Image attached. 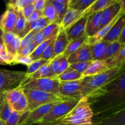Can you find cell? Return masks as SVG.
<instances>
[{"instance_id":"54","label":"cell","mask_w":125,"mask_h":125,"mask_svg":"<svg viewBox=\"0 0 125 125\" xmlns=\"http://www.w3.org/2000/svg\"><path fill=\"white\" fill-rule=\"evenodd\" d=\"M42 17H43V12L35 10L34 13L26 20V22L27 23H31V22L37 20Z\"/></svg>"},{"instance_id":"52","label":"cell","mask_w":125,"mask_h":125,"mask_svg":"<svg viewBox=\"0 0 125 125\" xmlns=\"http://www.w3.org/2000/svg\"><path fill=\"white\" fill-rule=\"evenodd\" d=\"M45 3H46V0H34L33 4L35 7V10L42 12H43L45 7Z\"/></svg>"},{"instance_id":"55","label":"cell","mask_w":125,"mask_h":125,"mask_svg":"<svg viewBox=\"0 0 125 125\" xmlns=\"http://www.w3.org/2000/svg\"><path fill=\"white\" fill-rule=\"evenodd\" d=\"M118 42L119 43H120L121 44H122L123 45H125V26L123 28V30H122V33H121V35L120 36L119 39H118Z\"/></svg>"},{"instance_id":"20","label":"cell","mask_w":125,"mask_h":125,"mask_svg":"<svg viewBox=\"0 0 125 125\" xmlns=\"http://www.w3.org/2000/svg\"><path fill=\"white\" fill-rule=\"evenodd\" d=\"M109 70L107 63L104 61H92L87 70L83 74V77L92 76L101 74Z\"/></svg>"},{"instance_id":"26","label":"cell","mask_w":125,"mask_h":125,"mask_svg":"<svg viewBox=\"0 0 125 125\" xmlns=\"http://www.w3.org/2000/svg\"><path fill=\"white\" fill-rule=\"evenodd\" d=\"M123 45L118 41L110 43L105 48L102 61H106L114 57L118 52V51L123 48Z\"/></svg>"},{"instance_id":"51","label":"cell","mask_w":125,"mask_h":125,"mask_svg":"<svg viewBox=\"0 0 125 125\" xmlns=\"http://www.w3.org/2000/svg\"><path fill=\"white\" fill-rule=\"evenodd\" d=\"M16 35L13 32H4L3 35H2V39H3L4 43L5 46H7L10 43L12 40L15 37Z\"/></svg>"},{"instance_id":"37","label":"cell","mask_w":125,"mask_h":125,"mask_svg":"<svg viewBox=\"0 0 125 125\" xmlns=\"http://www.w3.org/2000/svg\"><path fill=\"white\" fill-rule=\"evenodd\" d=\"M20 43L21 39L16 35L15 37L12 40V42L10 44H9L7 46H5V48H6V50L7 53L11 57H13V58L15 59V57L17 56V52H18V50L20 49Z\"/></svg>"},{"instance_id":"40","label":"cell","mask_w":125,"mask_h":125,"mask_svg":"<svg viewBox=\"0 0 125 125\" xmlns=\"http://www.w3.org/2000/svg\"><path fill=\"white\" fill-rule=\"evenodd\" d=\"M13 112L10 104H9L6 100L0 105V118L6 122Z\"/></svg>"},{"instance_id":"46","label":"cell","mask_w":125,"mask_h":125,"mask_svg":"<svg viewBox=\"0 0 125 125\" xmlns=\"http://www.w3.org/2000/svg\"><path fill=\"white\" fill-rule=\"evenodd\" d=\"M62 55L57 56L53 59L51 60L50 62V71H51V74L53 76H57V72H58L59 68L60 65V61Z\"/></svg>"},{"instance_id":"38","label":"cell","mask_w":125,"mask_h":125,"mask_svg":"<svg viewBox=\"0 0 125 125\" xmlns=\"http://www.w3.org/2000/svg\"><path fill=\"white\" fill-rule=\"evenodd\" d=\"M50 62V61H47L46 60L43 59H39L36 61H33L30 65L27 66L28 68H27V71L26 72L27 76H29L31 75L35 72H37L39 68H41L42 66H43L44 65L47 64Z\"/></svg>"},{"instance_id":"28","label":"cell","mask_w":125,"mask_h":125,"mask_svg":"<svg viewBox=\"0 0 125 125\" xmlns=\"http://www.w3.org/2000/svg\"><path fill=\"white\" fill-rule=\"evenodd\" d=\"M88 36L87 35H85L83 37L80 38L77 40H73V41L70 42L67 46L65 52L63 53V56L68 57V56L74 52H75L76 50H78L81 46H83L87 41Z\"/></svg>"},{"instance_id":"11","label":"cell","mask_w":125,"mask_h":125,"mask_svg":"<svg viewBox=\"0 0 125 125\" xmlns=\"http://www.w3.org/2000/svg\"><path fill=\"white\" fill-rule=\"evenodd\" d=\"M17 18V10L10 7H6V10L1 15L0 28L3 32H13Z\"/></svg>"},{"instance_id":"59","label":"cell","mask_w":125,"mask_h":125,"mask_svg":"<svg viewBox=\"0 0 125 125\" xmlns=\"http://www.w3.org/2000/svg\"><path fill=\"white\" fill-rule=\"evenodd\" d=\"M0 125H6V122L2 120L1 118H0Z\"/></svg>"},{"instance_id":"60","label":"cell","mask_w":125,"mask_h":125,"mask_svg":"<svg viewBox=\"0 0 125 125\" xmlns=\"http://www.w3.org/2000/svg\"><path fill=\"white\" fill-rule=\"evenodd\" d=\"M3 33H4L3 31H2V29L0 28V36H2V35H3Z\"/></svg>"},{"instance_id":"33","label":"cell","mask_w":125,"mask_h":125,"mask_svg":"<svg viewBox=\"0 0 125 125\" xmlns=\"http://www.w3.org/2000/svg\"><path fill=\"white\" fill-rule=\"evenodd\" d=\"M10 106L13 111L17 112L20 115L23 114L27 111H28V101H27V99L24 96V94L17 102L14 103Z\"/></svg>"},{"instance_id":"62","label":"cell","mask_w":125,"mask_h":125,"mask_svg":"<svg viewBox=\"0 0 125 125\" xmlns=\"http://www.w3.org/2000/svg\"></svg>"},{"instance_id":"24","label":"cell","mask_w":125,"mask_h":125,"mask_svg":"<svg viewBox=\"0 0 125 125\" xmlns=\"http://www.w3.org/2000/svg\"><path fill=\"white\" fill-rule=\"evenodd\" d=\"M109 69L115 67H122L125 66V45L118 51V53L111 58L106 61Z\"/></svg>"},{"instance_id":"47","label":"cell","mask_w":125,"mask_h":125,"mask_svg":"<svg viewBox=\"0 0 125 125\" xmlns=\"http://www.w3.org/2000/svg\"><path fill=\"white\" fill-rule=\"evenodd\" d=\"M22 115L13 111L7 120L6 122V125H18Z\"/></svg>"},{"instance_id":"17","label":"cell","mask_w":125,"mask_h":125,"mask_svg":"<svg viewBox=\"0 0 125 125\" xmlns=\"http://www.w3.org/2000/svg\"><path fill=\"white\" fill-rule=\"evenodd\" d=\"M69 43L70 42L67 38L65 30L61 29L55 39L52 59L59 55L63 54Z\"/></svg>"},{"instance_id":"16","label":"cell","mask_w":125,"mask_h":125,"mask_svg":"<svg viewBox=\"0 0 125 125\" xmlns=\"http://www.w3.org/2000/svg\"><path fill=\"white\" fill-rule=\"evenodd\" d=\"M91 7L85 11H77L68 9L61 23V29H66L80 19L84 14L90 10Z\"/></svg>"},{"instance_id":"34","label":"cell","mask_w":125,"mask_h":125,"mask_svg":"<svg viewBox=\"0 0 125 125\" xmlns=\"http://www.w3.org/2000/svg\"><path fill=\"white\" fill-rule=\"evenodd\" d=\"M61 30V25L57 21L49 24L42 30L45 40H48L57 35Z\"/></svg>"},{"instance_id":"42","label":"cell","mask_w":125,"mask_h":125,"mask_svg":"<svg viewBox=\"0 0 125 125\" xmlns=\"http://www.w3.org/2000/svg\"><path fill=\"white\" fill-rule=\"evenodd\" d=\"M92 62V61L78 62V63H73V64H70L69 67L72 68V69L81 73V74H83L87 70L89 65L91 64Z\"/></svg>"},{"instance_id":"56","label":"cell","mask_w":125,"mask_h":125,"mask_svg":"<svg viewBox=\"0 0 125 125\" xmlns=\"http://www.w3.org/2000/svg\"><path fill=\"white\" fill-rule=\"evenodd\" d=\"M120 5V13L125 15V0H118Z\"/></svg>"},{"instance_id":"39","label":"cell","mask_w":125,"mask_h":125,"mask_svg":"<svg viewBox=\"0 0 125 125\" xmlns=\"http://www.w3.org/2000/svg\"><path fill=\"white\" fill-rule=\"evenodd\" d=\"M34 0H12L8 2L6 7H10L15 10H21L26 6L32 4Z\"/></svg>"},{"instance_id":"49","label":"cell","mask_w":125,"mask_h":125,"mask_svg":"<svg viewBox=\"0 0 125 125\" xmlns=\"http://www.w3.org/2000/svg\"><path fill=\"white\" fill-rule=\"evenodd\" d=\"M69 63L68 62V60H67V57L65 56H63V55H62L61 58V61H60V65H59V68L58 72H57V76L59 74H61V73H63L67 68L69 67Z\"/></svg>"},{"instance_id":"15","label":"cell","mask_w":125,"mask_h":125,"mask_svg":"<svg viewBox=\"0 0 125 125\" xmlns=\"http://www.w3.org/2000/svg\"><path fill=\"white\" fill-rule=\"evenodd\" d=\"M102 11L94 13H89L87 21L85 26V34L92 37L96 34L101 23Z\"/></svg>"},{"instance_id":"4","label":"cell","mask_w":125,"mask_h":125,"mask_svg":"<svg viewBox=\"0 0 125 125\" xmlns=\"http://www.w3.org/2000/svg\"><path fill=\"white\" fill-rule=\"evenodd\" d=\"M23 94L28 101V111L30 112L43 105L65 100L59 95L39 90L23 89Z\"/></svg>"},{"instance_id":"35","label":"cell","mask_w":125,"mask_h":125,"mask_svg":"<svg viewBox=\"0 0 125 125\" xmlns=\"http://www.w3.org/2000/svg\"><path fill=\"white\" fill-rule=\"evenodd\" d=\"M43 17L46 18L51 23L57 21L56 10L50 0H46L45 7L43 12Z\"/></svg>"},{"instance_id":"30","label":"cell","mask_w":125,"mask_h":125,"mask_svg":"<svg viewBox=\"0 0 125 125\" xmlns=\"http://www.w3.org/2000/svg\"><path fill=\"white\" fill-rule=\"evenodd\" d=\"M26 25V19L24 18L21 10H18L17 21H16L15 26L13 32L21 39H22V35H23V31L25 28Z\"/></svg>"},{"instance_id":"36","label":"cell","mask_w":125,"mask_h":125,"mask_svg":"<svg viewBox=\"0 0 125 125\" xmlns=\"http://www.w3.org/2000/svg\"><path fill=\"white\" fill-rule=\"evenodd\" d=\"M56 36H57V35L51 38V39L45 40L40 45H39V46H37V48L35 49V50L33 51L32 53L30 55V56H29V57H31V59L33 61H36V60L40 59V57H41V56L42 55L43 52H44L45 49L46 48V47L48 46L49 44H50L51 42L53 41V40L56 39Z\"/></svg>"},{"instance_id":"5","label":"cell","mask_w":125,"mask_h":125,"mask_svg":"<svg viewBox=\"0 0 125 125\" xmlns=\"http://www.w3.org/2000/svg\"><path fill=\"white\" fill-rule=\"evenodd\" d=\"M28 78L26 72L0 68V94L21 86Z\"/></svg>"},{"instance_id":"53","label":"cell","mask_w":125,"mask_h":125,"mask_svg":"<svg viewBox=\"0 0 125 125\" xmlns=\"http://www.w3.org/2000/svg\"><path fill=\"white\" fill-rule=\"evenodd\" d=\"M45 40H45V39L43 32L42 31H39L36 34L33 43H34V44H35L37 46H39V45H40L42 43H43L44 41H45Z\"/></svg>"},{"instance_id":"25","label":"cell","mask_w":125,"mask_h":125,"mask_svg":"<svg viewBox=\"0 0 125 125\" xmlns=\"http://www.w3.org/2000/svg\"><path fill=\"white\" fill-rule=\"evenodd\" d=\"M60 82H69L83 79V74L68 67L64 72L57 76Z\"/></svg>"},{"instance_id":"12","label":"cell","mask_w":125,"mask_h":125,"mask_svg":"<svg viewBox=\"0 0 125 125\" xmlns=\"http://www.w3.org/2000/svg\"><path fill=\"white\" fill-rule=\"evenodd\" d=\"M91 52V46L85 42L78 50L67 57L68 63L69 64H73L78 62L93 61Z\"/></svg>"},{"instance_id":"13","label":"cell","mask_w":125,"mask_h":125,"mask_svg":"<svg viewBox=\"0 0 125 125\" xmlns=\"http://www.w3.org/2000/svg\"><path fill=\"white\" fill-rule=\"evenodd\" d=\"M125 26V15H121L118 20L115 22L107 35L102 40L109 43L118 41L122 30Z\"/></svg>"},{"instance_id":"7","label":"cell","mask_w":125,"mask_h":125,"mask_svg":"<svg viewBox=\"0 0 125 125\" xmlns=\"http://www.w3.org/2000/svg\"><path fill=\"white\" fill-rule=\"evenodd\" d=\"M59 84L60 81L57 79V76H53L51 78L32 80L27 79L21 85V87L23 89L42 90L46 92L58 95Z\"/></svg>"},{"instance_id":"29","label":"cell","mask_w":125,"mask_h":125,"mask_svg":"<svg viewBox=\"0 0 125 125\" xmlns=\"http://www.w3.org/2000/svg\"><path fill=\"white\" fill-rule=\"evenodd\" d=\"M4 94L6 101L11 105L17 102L23 95V89L21 86H19L6 92Z\"/></svg>"},{"instance_id":"57","label":"cell","mask_w":125,"mask_h":125,"mask_svg":"<svg viewBox=\"0 0 125 125\" xmlns=\"http://www.w3.org/2000/svg\"><path fill=\"white\" fill-rule=\"evenodd\" d=\"M4 48L5 45L4 43L3 39H2V36H0V51H1Z\"/></svg>"},{"instance_id":"22","label":"cell","mask_w":125,"mask_h":125,"mask_svg":"<svg viewBox=\"0 0 125 125\" xmlns=\"http://www.w3.org/2000/svg\"><path fill=\"white\" fill-rule=\"evenodd\" d=\"M50 23H51L44 17H40L37 20L31 22V23H27L26 22V25L25 28L23 31L22 38L25 36L27 34H28L32 30H35L37 32L42 31L45 27L47 26Z\"/></svg>"},{"instance_id":"8","label":"cell","mask_w":125,"mask_h":125,"mask_svg":"<svg viewBox=\"0 0 125 125\" xmlns=\"http://www.w3.org/2000/svg\"><path fill=\"white\" fill-rule=\"evenodd\" d=\"M81 79L69 82H60L58 95L65 99L80 100L83 96Z\"/></svg>"},{"instance_id":"31","label":"cell","mask_w":125,"mask_h":125,"mask_svg":"<svg viewBox=\"0 0 125 125\" xmlns=\"http://www.w3.org/2000/svg\"><path fill=\"white\" fill-rule=\"evenodd\" d=\"M118 0H97L92 5L90 13H96V12L103 11L107 7L117 3Z\"/></svg>"},{"instance_id":"48","label":"cell","mask_w":125,"mask_h":125,"mask_svg":"<svg viewBox=\"0 0 125 125\" xmlns=\"http://www.w3.org/2000/svg\"><path fill=\"white\" fill-rule=\"evenodd\" d=\"M33 61L31 59V57L29 56H27V57L16 56L14 59V61H13V65L20 63V64H24L28 66Z\"/></svg>"},{"instance_id":"1","label":"cell","mask_w":125,"mask_h":125,"mask_svg":"<svg viewBox=\"0 0 125 125\" xmlns=\"http://www.w3.org/2000/svg\"><path fill=\"white\" fill-rule=\"evenodd\" d=\"M88 101L95 120L112 115L125 109V72L103 89Z\"/></svg>"},{"instance_id":"27","label":"cell","mask_w":125,"mask_h":125,"mask_svg":"<svg viewBox=\"0 0 125 125\" xmlns=\"http://www.w3.org/2000/svg\"><path fill=\"white\" fill-rule=\"evenodd\" d=\"M96 0H70L68 9L77 11H85L91 7Z\"/></svg>"},{"instance_id":"3","label":"cell","mask_w":125,"mask_h":125,"mask_svg":"<svg viewBox=\"0 0 125 125\" xmlns=\"http://www.w3.org/2000/svg\"><path fill=\"white\" fill-rule=\"evenodd\" d=\"M93 118L94 112L87 98L83 97L72 111L53 125H92Z\"/></svg>"},{"instance_id":"6","label":"cell","mask_w":125,"mask_h":125,"mask_svg":"<svg viewBox=\"0 0 125 125\" xmlns=\"http://www.w3.org/2000/svg\"><path fill=\"white\" fill-rule=\"evenodd\" d=\"M79 100L76 99H65L56 104L38 123L39 125H53L72 111Z\"/></svg>"},{"instance_id":"10","label":"cell","mask_w":125,"mask_h":125,"mask_svg":"<svg viewBox=\"0 0 125 125\" xmlns=\"http://www.w3.org/2000/svg\"><path fill=\"white\" fill-rule=\"evenodd\" d=\"M61 101L51 103L43 105L34 111L29 112L27 118L24 120L20 125H32L38 124L42 119L56 106Z\"/></svg>"},{"instance_id":"2","label":"cell","mask_w":125,"mask_h":125,"mask_svg":"<svg viewBox=\"0 0 125 125\" xmlns=\"http://www.w3.org/2000/svg\"><path fill=\"white\" fill-rule=\"evenodd\" d=\"M125 72V66H123L110 68L97 75L84 77L81 80L83 96L89 98L96 92L112 83Z\"/></svg>"},{"instance_id":"44","label":"cell","mask_w":125,"mask_h":125,"mask_svg":"<svg viewBox=\"0 0 125 125\" xmlns=\"http://www.w3.org/2000/svg\"><path fill=\"white\" fill-rule=\"evenodd\" d=\"M14 58L11 57L6 51V48L3 49L0 51V64L6 65H13Z\"/></svg>"},{"instance_id":"45","label":"cell","mask_w":125,"mask_h":125,"mask_svg":"<svg viewBox=\"0 0 125 125\" xmlns=\"http://www.w3.org/2000/svg\"><path fill=\"white\" fill-rule=\"evenodd\" d=\"M37 45L34 44V43H31L29 45H27L26 46L23 48L22 50L19 51L17 53L16 56H20V57H27V56H30L33 52V51L35 50L37 48Z\"/></svg>"},{"instance_id":"9","label":"cell","mask_w":125,"mask_h":125,"mask_svg":"<svg viewBox=\"0 0 125 125\" xmlns=\"http://www.w3.org/2000/svg\"><path fill=\"white\" fill-rule=\"evenodd\" d=\"M90 10L84 14L76 23L65 29L69 42L73 41L83 37L85 34V26Z\"/></svg>"},{"instance_id":"58","label":"cell","mask_w":125,"mask_h":125,"mask_svg":"<svg viewBox=\"0 0 125 125\" xmlns=\"http://www.w3.org/2000/svg\"><path fill=\"white\" fill-rule=\"evenodd\" d=\"M5 97H4V94H0V105L4 101Z\"/></svg>"},{"instance_id":"23","label":"cell","mask_w":125,"mask_h":125,"mask_svg":"<svg viewBox=\"0 0 125 125\" xmlns=\"http://www.w3.org/2000/svg\"><path fill=\"white\" fill-rule=\"evenodd\" d=\"M110 43L101 40L95 45L91 46L92 59L93 61H102L105 48Z\"/></svg>"},{"instance_id":"43","label":"cell","mask_w":125,"mask_h":125,"mask_svg":"<svg viewBox=\"0 0 125 125\" xmlns=\"http://www.w3.org/2000/svg\"><path fill=\"white\" fill-rule=\"evenodd\" d=\"M55 39L53 41L51 42L48 46L46 47L44 52H43L42 55L40 57V59H43L47 61H51L52 59L54 54V45Z\"/></svg>"},{"instance_id":"18","label":"cell","mask_w":125,"mask_h":125,"mask_svg":"<svg viewBox=\"0 0 125 125\" xmlns=\"http://www.w3.org/2000/svg\"><path fill=\"white\" fill-rule=\"evenodd\" d=\"M120 5L119 1L117 3L114 4L112 6L107 7L106 9L102 11V17H101V23L99 27V31L106 26V25L111 23L118 15L120 13Z\"/></svg>"},{"instance_id":"50","label":"cell","mask_w":125,"mask_h":125,"mask_svg":"<svg viewBox=\"0 0 125 125\" xmlns=\"http://www.w3.org/2000/svg\"><path fill=\"white\" fill-rule=\"evenodd\" d=\"M21 10L24 18L27 20L34 12V11H35V7H34V4L32 3L24 7V8L21 9Z\"/></svg>"},{"instance_id":"21","label":"cell","mask_w":125,"mask_h":125,"mask_svg":"<svg viewBox=\"0 0 125 125\" xmlns=\"http://www.w3.org/2000/svg\"><path fill=\"white\" fill-rule=\"evenodd\" d=\"M55 9L57 15V22L61 23L68 9L70 0H50Z\"/></svg>"},{"instance_id":"61","label":"cell","mask_w":125,"mask_h":125,"mask_svg":"<svg viewBox=\"0 0 125 125\" xmlns=\"http://www.w3.org/2000/svg\"><path fill=\"white\" fill-rule=\"evenodd\" d=\"M1 15H0V21H1Z\"/></svg>"},{"instance_id":"41","label":"cell","mask_w":125,"mask_h":125,"mask_svg":"<svg viewBox=\"0 0 125 125\" xmlns=\"http://www.w3.org/2000/svg\"><path fill=\"white\" fill-rule=\"evenodd\" d=\"M38 32L35 30H32L29 32L28 34H27L25 36L23 37L21 39V43L20 46V49L18 51H20L24 47L26 46L27 45H29L30 43H32L34 42V38H35V35ZM18 53V52H17Z\"/></svg>"},{"instance_id":"32","label":"cell","mask_w":125,"mask_h":125,"mask_svg":"<svg viewBox=\"0 0 125 125\" xmlns=\"http://www.w3.org/2000/svg\"><path fill=\"white\" fill-rule=\"evenodd\" d=\"M51 77H53V76L51 73L50 68V63H48L42 66L41 68H39L37 72L33 73L32 74L29 76L28 80L42 79V78H51Z\"/></svg>"},{"instance_id":"14","label":"cell","mask_w":125,"mask_h":125,"mask_svg":"<svg viewBox=\"0 0 125 125\" xmlns=\"http://www.w3.org/2000/svg\"><path fill=\"white\" fill-rule=\"evenodd\" d=\"M92 125H125V109L112 115L93 120Z\"/></svg>"},{"instance_id":"19","label":"cell","mask_w":125,"mask_h":125,"mask_svg":"<svg viewBox=\"0 0 125 125\" xmlns=\"http://www.w3.org/2000/svg\"><path fill=\"white\" fill-rule=\"evenodd\" d=\"M121 13H120L119 15L117 16L111 23H109L107 25H106V26L103 27V28H101V29H100L99 31H98L96 32V34L95 35H94L92 37H89L87 39L86 43L89 45H90V46H92V45H95L96 43H98V42L102 40V39L106 36L107 34V33L109 32V31L111 30V29L112 28V27L113 26L114 24L115 23V22L118 20V19L119 18V17L121 16Z\"/></svg>"}]
</instances>
